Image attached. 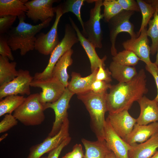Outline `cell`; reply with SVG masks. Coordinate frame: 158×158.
I'll return each mask as SVG.
<instances>
[{"instance_id":"cell-1","label":"cell","mask_w":158,"mask_h":158,"mask_svg":"<svg viewBox=\"0 0 158 158\" xmlns=\"http://www.w3.org/2000/svg\"><path fill=\"white\" fill-rule=\"evenodd\" d=\"M109 90L106 97L109 113L128 110L135 102L137 101L148 92L144 69L140 70L130 81L112 85Z\"/></svg>"},{"instance_id":"cell-2","label":"cell","mask_w":158,"mask_h":158,"mask_svg":"<svg viewBox=\"0 0 158 158\" xmlns=\"http://www.w3.org/2000/svg\"><path fill=\"white\" fill-rule=\"evenodd\" d=\"M26 15L19 17L18 25L9 32L7 42L12 50H20L21 56L35 49L36 34L42 29L49 26L52 18L35 25L26 23Z\"/></svg>"},{"instance_id":"cell-3","label":"cell","mask_w":158,"mask_h":158,"mask_svg":"<svg viewBox=\"0 0 158 158\" xmlns=\"http://www.w3.org/2000/svg\"><path fill=\"white\" fill-rule=\"evenodd\" d=\"M107 92L95 93L89 90L77 95L85 105L90 119L91 127L97 140H104L105 115L108 111L106 102Z\"/></svg>"},{"instance_id":"cell-4","label":"cell","mask_w":158,"mask_h":158,"mask_svg":"<svg viewBox=\"0 0 158 158\" xmlns=\"http://www.w3.org/2000/svg\"><path fill=\"white\" fill-rule=\"evenodd\" d=\"M44 104L40 99V94L30 95L14 112L13 116L18 121L27 126L41 124L45 116Z\"/></svg>"},{"instance_id":"cell-5","label":"cell","mask_w":158,"mask_h":158,"mask_svg":"<svg viewBox=\"0 0 158 158\" xmlns=\"http://www.w3.org/2000/svg\"><path fill=\"white\" fill-rule=\"evenodd\" d=\"M64 32L63 38L51 53L46 67L42 72L35 73L33 79H45L51 77L53 68L59 60L71 49L75 44L79 42L76 32L71 25L66 24Z\"/></svg>"},{"instance_id":"cell-6","label":"cell","mask_w":158,"mask_h":158,"mask_svg":"<svg viewBox=\"0 0 158 158\" xmlns=\"http://www.w3.org/2000/svg\"><path fill=\"white\" fill-rule=\"evenodd\" d=\"M89 3H95L94 7L90 11L89 20L84 22V30L83 34L87 37L96 48H101L102 44V32L101 27L100 20L103 18L101 13L102 6V0H86Z\"/></svg>"},{"instance_id":"cell-7","label":"cell","mask_w":158,"mask_h":158,"mask_svg":"<svg viewBox=\"0 0 158 158\" xmlns=\"http://www.w3.org/2000/svg\"><path fill=\"white\" fill-rule=\"evenodd\" d=\"M134 13V11L123 10L107 23L111 43V51L113 56L117 53L115 44L116 37L119 33L127 32L132 38L138 37L134 31V25L130 21V18Z\"/></svg>"},{"instance_id":"cell-8","label":"cell","mask_w":158,"mask_h":158,"mask_svg":"<svg viewBox=\"0 0 158 158\" xmlns=\"http://www.w3.org/2000/svg\"><path fill=\"white\" fill-rule=\"evenodd\" d=\"M56 13L54 22L49 30L47 33L41 32L36 36L35 49L44 55L50 54L60 41L58 34V25L62 13L61 4L54 7Z\"/></svg>"},{"instance_id":"cell-9","label":"cell","mask_w":158,"mask_h":158,"mask_svg":"<svg viewBox=\"0 0 158 158\" xmlns=\"http://www.w3.org/2000/svg\"><path fill=\"white\" fill-rule=\"evenodd\" d=\"M30 86L42 89V92L39 93L40 99L43 104L56 102L62 96L66 88L52 76L45 79H33Z\"/></svg>"},{"instance_id":"cell-10","label":"cell","mask_w":158,"mask_h":158,"mask_svg":"<svg viewBox=\"0 0 158 158\" xmlns=\"http://www.w3.org/2000/svg\"><path fill=\"white\" fill-rule=\"evenodd\" d=\"M69 127V121L68 118L57 134L52 137L48 136L42 142L31 147L27 158H41L44 154L49 153L56 148L70 136Z\"/></svg>"},{"instance_id":"cell-11","label":"cell","mask_w":158,"mask_h":158,"mask_svg":"<svg viewBox=\"0 0 158 158\" xmlns=\"http://www.w3.org/2000/svg\"><path fill=\"white\" fill-rule=\"evenodd\" d=\"M16 77L11 82L0 86V99L11 95H29L30 83L33 80L27 70L19 69Z\"/></svg>"},{"instance_id":"cell-12","label":"cell","mask_w":158,"mask_h":158,"mask_svg":"<svg viewBox=\"0 0 158 158\" xmlns=\"http://www.w3.org/2000/svg\"><path fill=\"white\" fill-rule=\"evenodd\" d=\"M74 95L67 87L62 96L56 102L44 104L45 110L51 108L54 110L55 115V121L48 136L52 137L57 134L64 121L68 118L67 111L69 108V102Z\"/></svg>"},{"instance_id":"cell-13","label":"cell","mask_w":158,"mask_h":158,"mask_svg":"<svg viewBox=\"0 0 158 158\" xmlns=\"http://www.w3.org/2000/svg\"><path fill=\"white\" fill-rule=\"evenodd\" d=\"M57 0H32L25 4L28 8L26 15L34 22L40 21L43 23L54 15L53 4Z\"/></svg>"},{"instance_id":"cell-14","label":"cell","mask_w":158,"mask_h":158,"mask_svg":"<svg viewBox=\"0 0 158 158\" xmlns=\"http://www.w3.org/2000/svg\"><path fill=\"white\" fill-rule=\"evenodd\" d=\"M104 140L116 158H129L131 145L127 143L115 132L107 118L104 127Z\"/></svg>"},{"instance_id":"cell-15","label":"cell","mask_w":158,"mask_h":158,"mask_svg":"<svg viewBox=\"0 0 158 158\" xmlns=\"http://www.w3.org/2000/svg\"><path fill=\"white\" fill-rule=\"evenodd\" d=\"M147 28L142 30L138 37L128 40L122 44L125 50L132 51L146 65L151 63L150 47L149 45Z\"/></svg>"},{"instance_id":"cell-16","label":"cell","mask_w":158,"mask_h":158,"mask_svg":"<svg viewBox=\"0 0 158 158\" xmlns=\"http://www.w3.org/2000/svg\"><path fill=\"white\" fill-rule=\"evenodd\" d=\"M107 118L115 132L123 139L131 131L136 123V119L133 117L127 110L109 113Z\"/></svg>"},{"instance_id":"cell-17","label":"cell","mask_w":158,"mask_h":158,"mask_svg":"<svg viewBox=\"0 0 158 158\" xmlns=\"http://www.w3.org/2000/svg\"><path fill=\"white\" fill-rule=\"evenodd\" d=\"M71 25L75 30L79 41L84 49L89 58L90 64L91 72L99 68L100 66H105L104 61L107 57L105 56L102 59L99 57L95 50V47L85 37L80 31L72 18L69 16Z\"/></svg>"},{"instance_id":"cell-18","label":"cell","mask_w":158,"mask_h":158,"mask_svg":"<svg viewBox=\"0 0 158 158\" xmlns=\"http://www.w3.org/2000/svg\"><path fill=\"white\" fill-rule=\"evenodd\" d=\"M139 105L140 113L136 119V123L141 125L158 122L157 103L154 99L151 100L145 96L137 101Z\"/></svg>"},{"instance_id":"cell-19","label":"cell","mask_w":158,"mask_h":158,"mask_svg":"<svg viewBox=\"0 0 158 158\" xmlns=\"http://www.w3.org/2000/svg\"><path fill=\"white\" fill-rule=\"evenodd\" d=\"M158 131V122L147 125H141L136 123L131 131L123 140L130 145L137 142L142 143L147 141Z\"/></svg>"},{"instance_id":"cell-20","label":"cell","mask_w":158,"mask_h":158,"mask_svg":"<svg viewBox=\"0 0 158 158\" xmlns=\"http://www.w3.org/2000/svg\"><path fill=\"white\" fill-rule=\"evenodd\" d=\"M131 145L128 152L129 158H150L158 148V131L145 142Z\"/></svg>"},{"instance_id":"cell-21","label":"cell","mask_w":158,"mask_h":158,"mask_svg":"<svg viewBox=\"0 0 158 158\" xmlns=\"http://www.w3.org/2000/svg\"><path fill=\"white\" fill-rule=\"evenodd\" d=\"M98 69L94 71L89 75L82 77L80 74L72 72L70 81L67 87L70 91L77 95L91 90L92 83L96 80Z\"/></svg>"},{"instance_id":"cell-22","label":"cell","mask_w":158,"mask_h":158,"mask_svg":"<svg viewBox=\"0 0 158 158\" xmlns=\"http://www.w3.org/2000/svg\"><path fill=\"white\" fill-rule=\"evenodd\" d=\"M73 53L72 49L66 52L58 61L52 71V76L57 78L66 87H68L69 84L67 69L73 63L71 56Z\"/></svg>"},{"instance_id":"cell-23","label":"cell","mask_w":158,"mask_h":158,"mask_svg":"<svg viewBox=\"0 0 158 158\" xmlns=\"http://www.w3.org/2000/svg\"><path fill=\"white\" fill-rule=\"evenodd\" d=\"M81 140L85 149L84 158H105L111 151L105 140L92 141L83 138Z\"/></svg>"},{"instance_id":"cell-24","label":"cell","mask_w":158,"mask_h":158,"mask_svg":"<svg viewBox=\"0 0 158 158\" xmlns=\"http://www.w3.org/2000/svg\"><path fill=\"white\" fill-rule=\"evenodd\" d=\"M27 10L23 0H0V17L12 16L18 18L26 15Z\"/></svg>"},{"instance_id":"cell-25","label":"cell","mask_w":158,"mask_h":158,"mask_svg":"<svg viewBox=\"0 0 158 158\" xmlns=\"http://www.w3.org/2000/svg\"><path fill=\"white\" fill-rule=\"evenodd\" d=\"M109 69L111 77L119 83L130 81L138 73L134 67L123 65L113 61L110 63Z\"/></svg>"},{"instance_id":"cell-26","label":"cell","mask_w":158,"mask_h":158,"mask_svg":"<svg viewBox=\"0 0 158 158\" xmlns=\"http://www.w3.org/2000/svg\"><path fill=\"white\" fill-rule=\"evenodd\" d=\"M9 61L7 57L0 55V86L11 82L18 75L16 63Z\"/></svg>"},{"instance_id":"cell-27","label":"cell","mask_w":158,"mask_h":158,"mask_svg":"<svg viewBox=\"0 0 158 158\" xmlns=\"http://www.w3.org/2000/svg\"><path fill=\"white\" fill-rule=\"evenodd\" d=\"M142 15V20L140 28L137 34L138 37L144 29L147 28L148 23L153 17L156 10L154 0H137Z\"/></svg>"},{"instance_id":"cell-28","label":"cell","mask_w":158,"mask_h":158,"mask_svg":"<svg viewBox=\"0 0 158 158\" xmlns=\"http://www.w3.org/2000/svg\"><path fill=\"white\" fill-rule=\"evenodd\" d=\"M26 97L22 95H11L0 101V116L11 114L24 102Z\"/></svg>"},{"instance_id":"cell-29","label":"cell","mask_w":158,"mask_h":158,"mask_svg":"<svg viewBox=\"0 0 158 158\" xmlns=\"http://www.w3.org/2000/svg\"><path fill=\"white\" fill-rule=\"evenodd\" d=\"M156 10L153 18L149 21V27L147 30L148 36L150 37L152 44L150 54L154 55L157 52L158 47V0H154Z\"/></svg>"},{"instance_id":"cell-30","label":"cell","mask_w":158,"mask_h":158,"mask_svg":"<svg viewBox=\"0 0 158 158\" xmlns=\"http://www.w3.org/2000/svg\"><path fill=\"white\" fill-rule=\"evenodd\" d=\"M86 1L85 0H67L61 4L63 14L68 12H72L74 13L81 24L83 31L84 30V22L81 18L80 11L82 6Z\"/></svg>"},{"instance_id":"cell-31","label":"cell","mask_w":158,"mask_h":158,"mask_svg":"<svg viewBox=\"0 0 158 158\" xmlns=\"http://www.w3.org/2000/svg\"><path fill=\"white\" fill-rule=\"evenodd\" d=\"M113 61L123 65L134 66L136 65L140 59L133 52L124 50L117 53L112 57Z\"/></svg>"},{"instance_id":"cell-32","label":"cell","mask_w":158,"mask_h":158,"mask_svg":"<svg viewBox=\"0 0 158 158\" xmlns=\"http://www.w3.org/2000/svg\"><path fill=\"white\" fill-rule=\"evenodd\" d=\"M102 6L104 7L103 18L107 23L123 10L117 0H104Z\"/></svg>"},{"instance_id":"cell-33","label":"cell","mask_w":158,"mask_h":158,"mask_svg":"<svg viewBox=\"0 0 158 158\" xmlns=\"http://www.w3.org/2000/svg\"><path fill=\"white\" fill-rule=\"evenodd\" d=\"M17 120L12 114H6L0 122V133L5 132L18 124Z\"/></svg>"},{"instance_id":"cell-34","label":"cell","mask_w":158,"mask_h":158,"mask_svg":"<svg viewBox=\"0 0 158 158\" xmlns=\"http://www.w3.org/2000/svg\"><path fill=\"white\" fill-rule=\"evenodd\" d=\"M7 36L4 34L0 35V55L7 57L9 60L13 61L14 56L12 54L11 49L8 45Z\"/></svg>"},{"instance_id":"cell-35","label":"cell","mask_w":158,"mask_h":158,"mask_svg":"<svg viewBox=\"0 0 158 158\" xmlns=\"http://www.w3.org/2000/svg\"><path fill=\"white\" fill-rule=\"evenodd\" d=\"M17 17L6 16L0 17V34L3 35L8 31Z\"/></svg>"},{"instance_id":"cell-36","label":"cell","mask_w":158,"mask_h":158,"mask_svg":"<svg viewBox=\"0 0 158 158\" xmlns=\"http://www.w3.org/2000/svg\"><path fill=\"white\" fill-rule=\"evenodd\" d=\"M111 85L110 83L105 81L95 80L92 84L91 90L95 93L105 92Z\"/></svg>"},{"instance_id":"cell-37","label":"cell","mask_w":158,"mask_h":158,"mask_svg":"<svg viewBox=\"0 0 158 158\" xmlns=\"http://www.w3.org/2000/svg\"><path fill=\"white\" fill-rule=\"evenodd\" d=\"M123 10L127 11L140 12V9L137 1L134 0H117Z\"/></svg>"},{"instance_id":"cell-38","label":"cell","mask_w":158,"mask_h":158,"mask_svg":"<svg viewBox=\"0 0 158 158\" xmlns=\"http://www.w3.org/2000/svg\"><path fill=\"white\" fill-rule=\"evenodd\" d=\"M111 74L109 69L105 68L104 66H100L96 74V80L103 81L110 83L111 82Z\"/></svg>"},{"instance_id":"cell-39","label":"cell","mask_w":158,"mask_h":158,"mask_svg":"<svg viewBox=\"0 0 158 158\" xmlns=\"http://www.w3.org/2000/svg\"><path fill=\"white\" fill-rule=\"evenodd\" d=\"M84 157L82 145L76 144L73 147L72 151L66 153L61 158H84Z\"/></svg>"},{"instance_id":"cell-40","label":"cell","mask_w":158,"mask_h":158,"mask_svg":"<svg viewBox=\"0 0 158 158\" xmlns=\"http://www.w3.org/2000/svg\"><path fill=\"white\" fill-rule=\"evenodd\" d=\"M71 139L70 136L64 140L59 146L49 153L47 158H59L63 149L70 143Z\"/></svg>"},{"instance_id":"cell-41","label":"cell","mask_w":158,"mask_h":158,"mask_svg":"<svg viewBox=\"0 0 158 158\" xmlns=\"http://www.w3.org/2000/svg\"><path fill=\"white\" fill-rule=\"evenodd\" d=\"M145 68L152 75L155 81L157 89V93L154 100L158 103V66L154 63L152 62L146 65Z\"/></svg>"},{"instance_id":"cell-42","label":"cell","mask_w":158,"mask_h":158,"mask_svg":"<svg viewBox=\"0 0 158 158\" xmlns=\"http://www.w3.org/2000/svg\"><path fill=\"white\" fill-rule=\"evenodd\" d=\"M105 158H116V157L113 152L111 151L107 154Z\"/></svg>"},{"instance_id":"cell-43","label":"cell","mask_w":158,"mask_h":158,"mask_svg":"<svg viewBox=\"0 0 158 158\" xmlns=\"http://www.w3.org/2000/svg\"><path fill=\"white\" fill-rule=\"evenodd\" d=\"M8 135V134L7 133H5L0 138V142L6 138L7 136Z\"/></svg>"},{"instance_id":"cell-44","label":"cell","mask_w":158,"mask_h":158,"mask_svg":"<svg viewBox=\"0 0 158 158\" xmlns=\"http://www.w3.org/2000/svg\"><path fill=\"white\" fill-rule=\"evenodd\" d=\"M157 54L156 56V59L154 63L158 66V47L157 48Z\"/></svg>"},{"instance_id":"cell-45","label":"cell","mask_w":158,"mask_h":158,"mask_svg":"<svg viewBox=\"0 0 158 158\" xmlns=\"http://www.w3.org/2000/svg\"><path fill=\"white\" fill-rule=\"evenodd\" d=\"M150 158H158V150Z\"/></svg>"},{"instance_id":"cell-46","label":"cell","mask_w":158,"mask_h":158,"mask_svg":"<svg viewBox=\"0 0 158 158\" xmlns=\"http://www.w3.org/2000/svg\"><path fill=\"white\" fill-rule=\"evenodd\" d=\"M41 158H47V157H42Z\"/></svg>"},{"instance_id":"cell-47","label":"cell","mask_w":158,"mask_h":158,"mask_svg":"<svg viewBox=\"0 0 158 158\" xmlns=\"http://www.w3.org/2000/svg\"><path fill=\"white\" fill-rule=\"evenodd\" d=\"M157 105H158V103H157Z\"/></svg>"}]
</instances>
